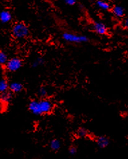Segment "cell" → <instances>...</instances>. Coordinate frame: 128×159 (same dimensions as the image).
<instances>
[{
	"instance_id": "obj_13",
	"label": "cell",
	"mask_w": 128,
	"mask_h": 159,
	"mask_svg": "<svg viewBox=\"0 0 128 159\" xmlns=\"http://www.w3.org/2000/svg\"><path fill=\"white\" fill-rule=\"evenodd\" d=\"M97 5L100 9L103 10H109L110 9L109 4L104 1H102V0H98L97 2Z\"/></svg>"
},
{
	"instance_id": "obj_14",
	"label": "cell",
	"mask_w": 128,
	"mask_h": 159,
	"mask_svg": "<svg viewBox=\"0 0 128 159\" xmlns=\"http://www.w3.org/2000/svg\"><path fill=\"white\" fill-rule=\"evenodd\" d=\"M88 130L86 128L81 127L78 129V130L77 132V134L78 137L79 138H85L88 136Z\"/></svg>"
},
{
	"instance_id": "obj_12",
	"label": "cell",
	"mask_w": 128,
	"mask_h": 159,
	"mask_svg": "<svg viewBox=\"0 0 128 159\" xmlns=\"http://www.w3.org/2000/svg\"><path fill=\"white\" fill-rule=\"evenodd\" d=\"M60 146L61 143L59 140L53 139L51 140L50 143V147L53 151H57V150H59L60 148Z\"/></svg>"
},
{
	"instance_id": "obj_9",
	"label": "cell",
	"mask_w": 128,
	"mask_h": 159,
	"mask_svg": "<svg viewBox=\"0 0 128 159\" xmlns=\"http://www.w3.org/2000/svg\"><path fill=\"white\" fill-rule=\"evenodd\" d=\"M12 98H13V95H12L11 92L7 91L6 92H3V93H2L1 95H0V101L3 103H8L11 101Z\"/></svg>"
},
{
	"instance_id": "obj_3",
	"label": "cell",
	"mask_w": 128,
	"mask_h": 159,
	"mask_svg": "<svg viewBox=\"0 0 128 159\" xmlns=\"http://www.w3.org/2000/svg\"><path fill=\"white\" fill-rule=\"evenodd\" d=\"M63 39L65 41L68 42V43L75 44L87 43L89 41L87 36L83 35H77L70 32H64L63 34Z\"/></svg>"
},
{
	"instance_id": "obj_19",
	"label": "cell",
	"mask_w": 128,
	"mask_h": 159,
	"mask_svg": "<svg viewBox=\"0 0 128 159\" xmlns=\"http://www.w3.org/2000/svg\"><path fill=\"white\" fill-rule=\"evenodd\" d=\"M65 2L69 6H73L75 4L76 0H65Z\"/></svg>"
},
{
	"instance_id": "obj_16",
	"label": "cell",
	"mask_w": 128,
	"mask_h": 159,
	"mask_svg": "<svg viewBox=\"0 0 128 159\" xmlns=\"http://www.w3.org/2000/svg\"><path fill=\"white\" fill-rule=\"evenodd\" d=\"M7 61H8V58H7V54L4 52L0 51V65H5Z\"/></svg>"
},
{
	"instance_id": "obj_15",
	"label": "cell",
	"mask_w": 128,
	"mask_h": 159,
	"mask_svg": "<svg viewBox=\"0 0 128 159\" xmlns=\"http://www.w3.org/2000/svg\"><path fill=\"white\" fill-rule=\"evenodd\" d=\"M44 58H41V57H38L37 58L32 62V66L33 68H36V67H38V66L42 65L44 63Z\"/></svg>"
},
{
	"instance_id": "obj_18",
	"label": "cell",
	"mask_w": 128,
	"mask_h": 159,
	"mask_svg": "<svg viewBox=\"0 0 128 159\" xmlns=\"http://www.w3.org/2000/svg\"><path fill=\"white\" fill-rule=\"evenodd\" d=\"M68 151H69V154H71V155L74 156V155H75L77 152V148L76 146H71V148H69Z\"/></svg>"
},
{
	"instance_id": "obj_17",
	"label": "cell",
	"mask_w": 128,
	"mask_h": 159,
	"mask_svg": "<svg viewBox=\"0 0 128 159\" xmlns=\"http://www.w3.org/2000/svg\"><path fill=\"white\" fill-rule=\"evenodd\" d=\"M38 95L41 98H46L48 95V91H47L46 89L44 87H40L38 90Z\"/></svg>"
},
{
	"instance_id": "obj_5",
	"label": "cell",
	"mask_w": 128,
	"mask_h": 159,
	"mask_svg": "<svg viewBox=\"0 0 128 159\" xmlns=\"http://www.w3.org/2000/svg\"><path fill=\"white\" fill-rule=\"evenodd\" d=\"M93 30L99 35H105L107 32V28L102 22H95L93 25Z\"/></svg>"
},
{
	"instance_id": "obj_6",
	"label": "cell",
	"mask_w": 128,
	"mask_h": 159,
	"mask_svg": "<svg viewBox=\"0 0 128 159\" xmlns=\"http://www.w3.org/2000/svg\"><path fill=\"white\" fill-rule=\"evenodd\" d=\"M24 89V86L20 82H12L9 85V90L14 93H18L21 92Z\"/></svg>"
},
{
	"instance_id": "obj_20",
	"label": "cell",
	"mask_w": 128,
	"mask_h": 159,
	"mask_svg": "<svg viewBox=\"0 0 128 159\" xmlns=\"http://www.w3.org/2000/svg\"><path fill=\"white\" fill-rule=\"evenodd\" d=\"M123 26L125 28L128 29V17L126 18L123 21Z\"/></svg>"
},
{
	"instance_id": "obj_1",
	"label": "cell",
	"mask_w": 128,
	"mask_h": 159,
	"mask_svg": "<svg viewBox=\"0 0 128 159\" xmlns=\"http://www.w3.org/2000/svg\"><path fill=\"white\" fill-rule=\"evenodd\" d=\"M54 104L51 101L46 99L40 100H32L28 104V110L36 116L48 114L53 110Z\"/></svg>"
},
{
	"instance_id": "obj_10",
	"label": "cell",
	"mask_w": 128,
	"mask_h": 159,
	"mask_svg": "<svg viewBox=\"0 0 128 159\" xmlns=\"http://www.w3.org/2000/svg\"><path fill=\"white\" fill-rule=\"evenodd\" d=\"M113 14L115 17L121 18H123L125 15V10L123 7L119 6H116L113 8Z\"/></svg>"
},
{
	"instance_id": "obj_11",
	"label": "cell",
	"mask_w": 128,
	"mask_h": 159,
	"mask_svg": "<svg viewBox=\"0 0 128 159\" xmlns=\"http://www.w3.org/2000/svg\"><path fill=\"white\" fill-rule=\"evenodd\" d=\"M9 83L6 79H0V93L6 92L9 89Z\"/></svg>"
},
{
	"instance_id": "obj_7",
	"label": "cell",
	"mask_w": 128,
	"mask_h": 159,
	"mask_svg": "<svg viewBox=\"0 0 128 159\" xmlns=\"http://www.w3.org/2000/svg\"><path fill=\"white\" fill-rule=\"evenodd\" d=\"M96 143H97V145L100 148H105L109 145L110 140L109 139V138L103 136H99L97 138L96 140Z\"/></svg>"
},
{
	"instance_id": "obj_2",
	"label": "cell",
	"mask_w": 128,
	"mask_h": 159,
	"mask_svg": "<svg viewBox=\"0 0 128 159\" xmlns=\"http://www.w3.org/2000/svg\"><path fill=\"white\" fill-rule=\"evenodd\" d=\"M12 34L17 39H23L29 34L28 28L25 24L17 23L12 28Z\"/></svg>"
},
{
	"instance_id": "obj_4",
	"label": "cell",
	"mask_w": 128,
	"mask_h": 159,
	"mask_svg": "<svg viewBox=\"0 0 128 159\" xmlns=\"http://www.w3.org/2000/svg\"><path fill=\"white\" fill-rule=\"evenodd\" d=\"M23 61L19 57H12L7 61L6 69L10 73H15L22 68Z\"/></svg>"
},
{
	"instance_id": "obj_8",
	"label": "cell",
	"mask_w": 128,
	"mask_h": 159,
	"mask_svg": "<svg viewBox=\"0 0 128 159\" xmlns=\"http://www.w3.org/2000/svg\"><path fill=\"white\" fill-rule=\"evenodd\" d=\"M11 20V14L10 11L4 10L0 12V21L3 24L10 22Z\"/></svg>"
}]
</instances>
